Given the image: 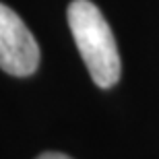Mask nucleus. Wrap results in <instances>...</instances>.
I'll return each mask as SVG.
<instances>
[{
  "instance_id": "obj_3",
  "label": "nucleus",
  "mask_w": 159,
  "mask_h": 159,
  "mask_svg": "<svg viewBox=\"0 0 159 159\" xmlns=\"http://www.w3.org/2000/svg\"><path fill=\"white\" fill-rule=\"evenodd\" d=\"M35 159H70V157L64 155V153H41L39 157H35Z\"/></svg>"
},
{
  "instance_id": "obj_2",
  "label": "nucleus",
  "mask_w": 159,
  "mask_h": 159,
  "mask_svg": "<svg viewBox=\"0 0 159 159\" xmlns=\"http://www.w3.org/2000/svg\"><path fill=\"white\" fill-rule=\"evenodd\" d=\"M39 66V46L17 12L0 2V68L12 77H29Z\"/></svg>"
},
{
  "instance_id": "obj_1",
  "label": "nucleus",
  "mask_w": 159,
  "mask_h": 159,
  "mask_svg": "<svg viewBox=\"0 0 159 159\" xmlns=\"http://www.w3.org/2000/svg\"><path fill=\"white\" fill-rule=\"evenodd\" d=\"M66 15L75 43L93 83L101 89L114 87L122 72V62L106 17L91 0H72Z\"/></svg>"
}]
</instances>
